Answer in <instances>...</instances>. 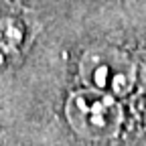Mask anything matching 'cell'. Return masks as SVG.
<instances>
[{
	"instance_id": "1",
	"label": "cell",
	"mask_w": 146,
	"mask_h": 146,
	"mask_svg": "<svg viewBox=\"0 0 146 146\" xmlns=\"http://www.w3.org/2000/svg\"><path fill=\"white\" fill-rule=\"evenodd\" d=\"M69 124L79 134L91 138L116 136L124 124V114L118 100L106 91L85 87L75 91L67 102Z\"/></svg>"
},
{
	"instance_id": "2",
	"label": "cell",
	"mask_w": 146,
	"mask_h": 146,
	"mask_svg": "<svg viewBox=\"0 0 146 146\" xmlns=\"http://www.w3.org/2000/svg\"><path fill=\"white\" fill-rule=\"evenodd\" d=\"M27 33L25 18L12 12H0V69L16 61L27 43Z\"/></svg>"
}]
</instances>
